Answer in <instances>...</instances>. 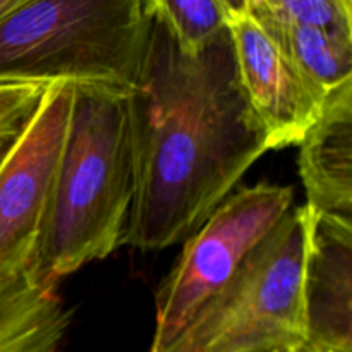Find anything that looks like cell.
I'll use <instances>...</instances> for the list:
<instances>
[{
  "instance_id": "cell-1",
  "label": "cell",
  "mask_w": 352,
  "mask_h": 352,
  "mask_svg": "<svg viewBox=\"0 0 352 352\" xmlns=\"http://www.w3.org/2000/svg\"><path fill=\"white\" fill-rule=\"evenodd\" d=\"M127 119L134 196L124 244L144 253L191 237L270 150L241 88L229 28L189 55L151 21Z\"/></svg>"
},
{
  "instance_id": "cell-2",
  "label": "cell",
  "mask_w": 352,
  "mask_h": 352,
  "mask_svg": "<svg viewBox=\"0 0 352 352\" xmlns=\"http://www.w3.org/2000/svg\"><path fill=\"white\" fill-rule=\"evenodd\" d=\"M134 196L127 95L76 88L38 246V274L57 282L124 244Z\"/></svg>"
},
{
  "instance_id": "cell-3",
  "label": "cell",
  "mask_w": 352,
  "mask_h": 352,
  "mask_svg": "<svg viewBox=\"0 0 352 352\" xmlns=\"http://www.w3.org/2000/svg\"><path fill=\"white\" fill-rule=\"evenodd\" d=\"M151 21L148 0H28L0 21V82L129 95Z\"/></svg>"
},
{
  "instance_id": "cell-4",
  "label": "cell",
  "mask_w": 352,
  "mask_h": 352,
  "mask_svg": "<svg viewBox=\"0 0 352 352\" xmlns=\"http://www.w3.org/2000/svg\"><path fill=\"white\" fill-rule=\"evenodd\" d=\"M308 208L291 206L232 278L157 352H299Z\"/></svg>"
},
{
  "instance_id": "cell-5",
  "label": "cell",
  "mask_w": 352,
  "mask_h": 352,
  "mask_svg": "<svg viewBox=\"0 0 352 352\" xmlns=\"http://www.w3.org/2000/svg\"><path fill=\"white\" fill-rule=\"evenodd\" d=\"M292 188L261 181L227 196L186 239L157 291L155 333L148 352L167 346L196 311L243 267L292 206Z\"/></svg>"
},
{
  "instance_id": "cell-6",
  "label": "cell",
  "mask_w": 352,
  "mask_h": 352,
  "mask_svg": "<svg viewBox=\"0 0 352 352\" xmlns=\"http://www.w3.org/2000/svg\"><path fill=\"white\" fill-rule=\"evenodd\" d=\"M76 86H47L0 158V278L34 267Z\"/></svg>"
},
{
  "instance_id": "cell-7",
  "label": "cell",
  "mask_w": 352,
  "mask_h": 352,
  "mask_svg": "<svg viewBox=\"0 0 352 352\" xmlns=\"http://www.w3.org/2000/svg\"><path fill=\"white\" fill-rule=\"evenodd\" d=\"M237 78L270 150L299 144L329 93L298 71L248 14L229 23Z\"/></svg>"
},
{
  "instance_id": "cell-8",
  "label": "cell",
  "mask_w": 352,
  "mask_h": 352,
  "mask_svg": "<svg viewBox=\"0 0 352 352\" xmlns=\"http://www.w3.org/2000/svg\"><path fill=\"white\" fill-rule=\"evenodd\" d=\"M302 309L299 352H352V223L309 210Z\"/></svg>"
},
{
  "instance_id": "cell-9",
  "label": "cell",
  "mask_w": 352,
  "mask_h": 352,
  "mask_svg": "<svg viewBox=\"0 0 352 352\" xmlns=\"http://www.w3.org/2000/svg\"><path fill=\"white\" fill-rule=\"evenodd\" d=\"M299 148L309 212L352 223V81L327 95Z\"/></svg>"
},
{
  "instance_id": "cell-10",
  "label": "cell",
  "mask_w": 352,
  "mask_h": 352,
  "mask_svg": "<svg viewBox=\"0 0 352 352\" xmlns=\"http://www.w3.org/2000/svg\"><path fill=\"white\" fill-rule=\"evenodd\" d=\"M55 285L34 267L0 278V352H60L71 311Z\"/></svg>"
},
{
  "instance_id": "cell-11",
  "label": "cell",
  "mask_w": 352,
  "mask_h": 352,
  "mask_svg": "<svg viewBox=\"0 0 352 352\" xmlns=\"http://www.w3.org/2000/svg\"><path fill=\"white\" fill-rule=\"evenodd\" d=\"M250 16L280 54L323 91L330 93L352 81L351 36L287 19L261 6H250Z\"/></svg>"
},
{
  "instance_id": "cell-12",
  "label": "cell",
  "mask_w": 352,
  "mask_h": 352,
  "mask_svg": "<svg viewBox=\"0 0 352 352\" xmlns=\"http://www.w3.org/2000/svg\"><path fill=\"white\" fill-rule=\"evenodd\" d=\"M148 6L151 17L189 55L199 54L229 28L220 0H148Z\"/></svg>"
},
{
  "instance_id": "cell-13",
  "label": "cell",
  "mask_w": 352,
  "mask_h": 352,
  "mask_svg": "<svg viewBox=\"0 0 352 352\" xmlns=\"http://www.w3.org/2000/svg\"><path fill=\"white\" fill-rule=\"evenodd\" d=\"M250 6L352 38V0H250Z\"/></svg>"
},
{
  "instance_id": "cell-14",
  "label": "cell",
  "mask_w": 352,
  "mask_h": 352,
  "mask_svg": "<svg viewBox=\"0 0 352 352\" xmlns=\"http://www.w3.org/2000/svg\"><path fill=\"white\" fill-rule=\"evenodd\" d=\"M45 88L28 82H0V141L12 140L36 109Z\"/></svg>"
},
{
  "instance_id": "cell-15",
  "label": "cell",
  "mask_w": 352,
  "mask_h": 352,
  "mask_svg": "<svg viewBox=\"0 0 352 352\" xmlns=\"http://www.w3.org/2000/svg\"><path fill=\"white\" fill-rule=\"evenodd\" d=\"M229 23L250 14V0H220Z\"/></svg>"
},
{
  "instance_id": "cell-16",
  "label": "cell",
  "mask_w": 352,
  "mask_h": 352,
  "mask_svg": "<svg viewBox=\"0 0 352 352\" xmlns=\"http://www.w3.org/2000/svg\"><path fill=\"white\" fill-rule=\"evenodd\" d=\"M26 2L28 0H0V21L6 19L9 14H12L14 10H17Z\"/></svg>"
}]
</instances>
